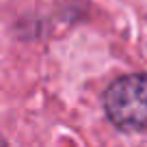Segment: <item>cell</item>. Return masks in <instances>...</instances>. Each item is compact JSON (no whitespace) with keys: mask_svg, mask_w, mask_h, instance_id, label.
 <instances>
[{"mask_svg":"<svg viewBox=\"0 0 147 147\" xmlns=\"http://www.w3.org/2000/svg\"><path fill=\"white\" fill-rule=\"evenodd\" d=\"M104 113L123 132L147 130V74H128L113 80L102 95Z\"/></svg>","mask_w":147,"mask_h":147,"instance_id":"cell-1","label":"cell"}]
</instances>
